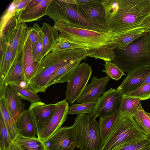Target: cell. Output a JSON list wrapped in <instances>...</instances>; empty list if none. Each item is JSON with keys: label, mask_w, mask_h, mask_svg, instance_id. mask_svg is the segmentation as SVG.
I'll list each match as a JSON object with an SVG mask.
<instances>
[{"label": "cell", "mask_w": 150, "mask_h": 150, "mask_svg": "<svg viewBox=\"0 0 150 150\" xmlns=\"http://www.w3.org/2000/svg\"><path fill=\"white\" fill-rule=\"evenodd\" d=\"M112 35L139 28L150 31V0H103Z\"/></svg>", "instance_id": "6da1fadb"}, {"label": "cell", "mask_w": 150, "mask_h": 150, "mask_svg": "<svg viewBox=\"0 0 150 150\" xmlns=\"http://www.w3.org/2000/svg\"><path fill=\"white\" fill-rule=\"evenodd\" d=\"M59 35L83 47L88 57L105 61H112L116 48L111 31L100 32L54 23L53 26Z\"/></svg>", "instance_id": "7a4b0ae2"}, {"label": "cell", "mask_w": 150, "mask_h": 150, "mask_svg": "<svg viewBox=\"0 0 150 150\" xmlns=\"http://www.w3.org/2000/svg\"><path fill=\"white\" fill-rule=\"evenodd\" d=\"M87 57L83 49L52 51L38 64L27 86L36 93L44 92L49 81L58 69L72 61L85 59Z\"/></svg>", "instance_id": "3957f363"}, {"label": "cell", "mask_w": 150, "mask_h": 150, "mask_svg": "<svg viewBox=\"0 0 150 150\" xmlns=\"http://www.w3.org/2000/svg\"><path fill=\"white\" fill-rule=\"evenodd\" d=\"M113 62L124 73L142 65H150V32H144L125 49L114 50Z\"/></svg>", "instance_id": "277c9868"}, {"label": "cell", "mask_w": 150, "mask_h": 150, "mask_svg": "<svg viewBox=\"0 0 150 150\" xmlns=\"http://www.w3.org/2000/svg\"><path fill=\"white\" fill-rule=\"evenodd\" d=\"M149 138L138 127L132 116L119 112L110 134L98 150H113L123 145Z\"/></svg>", "instance_id": "5b68a950"}, {"label": "cell", "mask_w": 150, "mask_h": 150, "mask_svg": "<svg viewBox=\"0 0 150 150\" xmlns=\"http://www.w3.org/2000/svg\"><path fill=\"white\" fill-rule=\"evenodd\" d=\"M75 5L66 3L63 0H51L46 15L52 18L54 23L98 31L108 32L89 21Z\"/></svg>", "instance_id": "8992f818"}, {"label": "cell", "mask_w": 150, "mask_h": 150, "mask_svg": "<svg viewBox=\"0 0 150 150\" xmlns=\"http://www.w3.org/2000/svg\"><path fill=\"white\" fill-rule=\"evenodd\" d=\"M93 115H78L72 126L76 146L80 150H98L102 143L99 123Z\"/></svg>", "instance_id": "52a82bcc"}, {"label": "cell", "mask_w": 150, "mask_h": 150, "mask_svg": "<svg viewBox=\"0 0 150 150\" xmlns=\"http://www.w3.org/2000/svg\"><path fill=\"white\" fill-rule=\"evenodd\" d=\"M91 66L87 63L80 64L73 71L66 86V99L70 104L77 99L84 91L92 74Z\"/></svg>", "instance_id": "ba28073f"}, {"label": "cell", "mask_w": 150, "mask_h": 150, "mask_svg": "<svg viewBox=\"0 0 150 150\" xmlns=\"http://www.w3.org/2000/svg\"><path fill=\"white\" fill-rule=\"evenodd\" d=\"M12 34L0 36V97L5 96L6 88L5 80L12 66Z\"/></svg>", "instance_id": "9c48e42d"}, {"label": "cell", "mask_w": 150, "mask_h": 150, "mask_svg": "<svg viewBox=\"0 0 150 150\" xmlns=\"http://www.w3.org/2000/svg\"><path fill=\"white\" fill-rule=\"evenodd\" d=\"M123 96L117 89L110 88L97 100L93 115L96 117H105L118 112Z\"/></svg>", "instance_id": "30bf717a"}, {"label": "cell", "mask_w": 150, "mask_h": 150, "mask_svg": "<svg viewBox=\"0 0 150 150\" xmlns=\"http://www.w3.org/2000/svg\"><path fill=\"white\" fill-rule=\"evenodd\" d=\"M43 142L47 150H74L77 147L72 126L61 127Z\"/></svg>", "instance_id": "8fae6325"}, {"label": "cell", "mask_w": 150, "mask_h": 150, "mask_svg": "<svg viewBox=\"0 0 150 150\" xmlns=\"http://www.w3.org/2000/svg\"><path fill=\"white\" fill-rule=\"evenodd\" d=\"M69 103L66 99L58 102V105L38 138L44 141L62 127L69 114Z\"/></svg>", "instance_id": "7c38bea8"}, {"label": "cell", "mask_w": 150, "mask_h": 150, "mask_svg": "<svg viewBox=\"0 0 150 150\" xmlns=\"http://www.w3.org/2000/svg\"><path fill=\"white\" fill-rule=\"evenodd\" d=\"M150 74V65H142L127 72L121 85L117 88L125 95L141 87L146 77Z\"/></svg>", "instance_id": "4fadbf2b"}, {"label": "cell", "mask_w": 150, "mask_h": 150, "mask_svg": "<svg viewBox=\"0 0 150 150\" xmlns=\"http://www.w3.org/2000/svg\"><path fill=\"white\" fill-rule=\"evenodd\" d=\"M47 104L40 101L31 104L28 109L31 113L35 121L38 138L46 125L58 105Z\"/></svg>", "instance_id": "5bb4252c"}, {"label": "cell", "mask_w": 150, "mask_h": 150, "mask_svg": "<svg viewBox=\"0 0 150 150\" xmlns=\"http://www.w3.org/2000/svg\"><path fill=\"white\" fill-rule=\"evenodd\" d=\"M78 10L90 22L108 31L111 30L108 25L105 11L102 3L75 5Z\"/></svg>", "instance_id": "9a60e30c"}, {"label": "cell", "mask_w": 150, "mask_h": 150, "mask_svg": "<svg viewBox=\"0 0 150 150\" xmlns=\"http://www.w3.org/2000/svg\"><path fill=\"white\" fill-rule=\"evenodd\" d=\"M110 78L107 75L98 78L93 77L91 83L87 85L83 93L76 100L78 103L97 101L105 91Z\"/></svg>", "instance_id": "2e32d148"}, {"label": "cell", "mask_w": 150, "mask_h": 150, "mask_svg": "<svg viewBox=\"0 0 150 150\" xmlns=\"http://www.w3.org/2000/svg\"><path fill=\"white\" fill-rule=\"evenodd\" d=\"M18 134L23 137L35 138L37 134L36 125L28 109L24 110L19 116L17 123Z\"/></svg>", "instance_id": "e0dca14e"}, {"label": "cell", "mask_w": 150, "mask_h": 150, "mask_svg": "<svg viewBox=\"0 0 150 150\" xmlns=\"http://www.w3.org/2000/svg\"><path fill=\"white\" fill-rule=\"evenodd\" d=\"M5 97L8 109L16 123L18 118L24 110L25 104L10 84L6 88Z\"/></svg>", "instance_id": "ac0fdd59"}, {"label": "cell", "mask_w": 150, "mask_h": 150, "mask_svg": "<svg viewBox=\"0 0 150 150\" xmlns=\"http://www.w3.org/2000/svg\"><path fill=\"white\" fill-rule=\"evenodd\" d=\"M51 0H42L35 6L23 9L19 14L17 18L22 23L32 22L40 19L46 15L47 9Z\"/></svg>", "instance_id": "d6986e66"}, {"label": "cell", "mask_w": 150, "mask_h": 150, "mask_svg": "<svg viewBox=\"0 0 150 150\" xmlns=\"http://www.w3.org/2000/svg\"><path fill=\"white\" fill-rule=\"evenodd\" d=\"M23 51L15 61L11 67L5 80L6 86L11 84L21 85L26 83L23 66Z\"/></svg>", "instance_id": "ffe728a7"}, {"label": "cell", "mask_w": 150, "mask_h": 150, "mask_svg": "<svg viewBox=\"0 0 150 150\" xmlns=\"http://www.w3.org/2000/svg\"><path fill=\"white\" fill-rule=\"evenodd\" d=\"M43 46L42 53V59L52 51L58 38L59 33L53 26L47 23H44L41 27Z\"/></svg>", "instance_id": "44dd1931"}, {"label": "cell", "mask_w": 150, "mask_h": 150, "mask_svg": "<svg viewBox=\"0 0 150 150\" xmlns=\"http://www.w3.org/2000/svg\"><path fill=\"white\" fill-rule=\"evenodd\" d=\"M23 66L26 85L32 78L37 67L33 56L32 47L28 37L24 48L23 57Z\"/></svg>", "instance_id": "7402d4cb"}, {"label": "cell", "mask_w": 150, "mask_h": 150, "mask_svg": "<svg viewBox=\"0 0 150 150\" xmlns=\"http://www.w3.org/2000/svg\"><path fill=\"white\" fill-rule=\"evenodd\" d=\"M146 32L150 31L145 28L137 29L124 33L112 35V40L116 48L123 49L139 38Z\"/></svg>", "instance_id": "603a6c76"}, {"label": "cell", "mask_w": 150, "mask_h": 150, "mask_svg": "<svg viewBox=\"0 0 150 150\" xmlns=\"http://www.w3.org/2000/svg\"><path fill=\"white\" fill-rule=\"evenodd\" d=\"M82 60L72 61L58 69L49 81L47 87L58 83H67L71 74Z\"/></svg>", "instance_id": "cb8c5ba5"}, {"label": "cell", "mask_w": 150, "mask_h": 150, "mask_svg": "<svg viewBox=\"0 0 150 150\" xmlns=\"http://www.w3.org/2000/svg\"><path fill=\"white\" fill-rule=\"evenodd\" d=\"M0 113L13 142L18 135L16 123L8 108L5 96L0 97Z\"/></svg>", "instance_id": "d4e9b609"}, {"label": "cell", "mask_w": 150, "mask_h": 150, "mask_svg": "<svg viewBox=\"0 0 150 150\" xmlns=\"http://www.w3.org/2000/svg\"><path fill=\"white\" fill-rule=\"evenodd\" d=\"M21 150H45L44 142L38 137L28 138L19 135L13 141Z\"/></svg>", "instance_id": "484cf974"}, {"label": "cell", "mask_w": 150, "mask_h": 150, "mask_svg": "<svg viewBox=\"0 0 150 150\" xmlns=\"http://www.w3.org/2000/svg\"><path fill=\"white\" fill-rule=\"evenodd\" d=\"M119 114V112L111 115L100 117L99 122L100 138L102 143L108 137Z\"/></svg>", "instance_id": "4316f807"}, {"label": "cell", "mask_w": 150, "mask_h": 150, "mask_svg": "<svg viewBox=\"0 0 150 150\" xmlns=\"http://www.w3.org/2000/svg\"><path fill=\"white\" fill-rule=\"evenodd\" d=\"M141 101V99L137 98L123 95L118 112L133 116L137 112Z\"/></svg>", "instance_id": "83f0119b"}, {"label": "cell", "mask_w": 150, "mask_h": 150, "mask_svg": "<svg viewBox=\"0 0 150 150\" xmlns=\"http://www.w3.org/2000/svg\"><path fill=\"white\" fill-rule=\"evenodd\" d=\"M139 128L150 139V118L143 108L141 104L137 112L132 116Z\"/></svg>", "instance_id": "f1b7e54d"}, {"label": "cell", "mask_w": 150, "mask_h": 150, "mask_svg": "<svg viewBox=\"0 0 150 150\" xmlns=\"http://www.w3.org/2000/svg\"><path fill=\"white\" fill-rule=\"evenodd\" d=\"M22 99L27 100L31 104L40 101L39 96L28 87L16 84H10Z\"/></svg>", "instance_id": "f546056e"}, {"label": "cell", "mask_w": 150, "mask_h": 150, "mask_svg": "<svg viewBox=\"0 0 150 150\" xmlns=\"http://www.w3.org/2000/svg\"><path fill=\"white\" fill-rule=\"evenodd\" d=\"M97 101L71 105L69 107V114L80 115L88 114L92 115Z\"/></svg>", "instance_id": "4dcf8cb0"}, {"label": "cell", "mask_w": 150, "mask_h": 150, "mask_svg": "<svg viewBox=\"0 0 150 150\" xmlns=\"http://www.w3.org/2000/svg\"><path fill=\"white\" fill-rule=\"evenodd\" d=\"M79 49H83L85 50L83 47L80 45L74 42L59 35L52 51L57 52Z\"/></svg>", "instance_id": "1f68e13d"}, {"label": "cell", "mask_w": 150, "mask_h": 150, "mask_svg": "<svg viewBox=\"0 0 150 150\" xmlns=\"http://www.w3.org/2000/svg\"><path fill=\"white\" fill-rule=\"evenodd\" d=\"M113 150H150V139L147 138L120 146Z\"/></svg>", "instance_id": "d6a6232c"}, {"label": "cell", "mask_w": 150, "mask_h": 150, "mask_svg": "<svg viewBox=\"0 0 150 150\" xmlns=\"http://www.w3.org/2000/svg\"><path fill=\"white\" fill-rule=\"evenodd\" d=\"M104 64L105 69L101 71L106 73L110 78L117 81L122 76L125 75L124 73L113 62L111 61H105Z\"/></svg>", "instance_id": "836d02e7"}, {"label": "cell", "mask_w": 150, "mask_h": 150, "mask_svg": "<svg viewBox=\"0 0 150 150\" xmlns=\"http://www.w3.org/2000/svg\"><path fill=\"white\" fill-rule=\"evenodd\" d=\"M0 146L6 150L13 142L4 123L2 116L0 113Z\"/></svg>", "instance_id": "e575fe53"}, {"label": "cell", "mask_w": 150, "mask_h": 150, "mask_svg": "<svg viewBox=\"0 0 150 150\" xmlns=\"http://www.w3.org/2000/svg\"><path fill=\"white\" fill-rule=\"evenodd\" d=\"M17 0H13L9 5L1 16L0 22V34L9 21L16 16V7Z\"/></svg>", "instance_id": "d590c367"}, {"label": "cell", "mask_w": 150, "mask_h": 150, "mask_svg": "<svg viewBox=\"0 0 150 150\" xmlns=\"http://www.w3.org/2000/svg\"><path fill=\"white\" fill-rule=\"evenodd\" d=\"M125 96L137 98L141 100L150 98V83L141 86Z\"/></svg>", "instance_id": "8d00e7d4"}, {"label": "cell", "mask_w": 150, "mask_h": 150, "mask_svg": "<svg viewBox=\"0 0 150 150\" xmlns=\"http://www.w3.org/2000/svg\"><path fill=\"white\" fill-rule=\"evenodd\" d=\"M43 48L42 35L40 28L39 32L38 41L34 47L32 48L33 54L37 67L42 59V53Z\"/></svg>", "instance_id": "74e56055"}, {"label": "cell", "mask_w": 150, "mask_h": 150, "mask_svg": "<svg viewBox=\"0 0 150 150\" xmlns=\"http://www.w3.org/2000/svg\"><path fill=\"white\" fill-rule=\"evenodd\" d=\"M39 25L35 23L33 26L30 27L28 38L31 43L32 48H33L36 44L38 38L39 32L40 30Z\"/></svg>", "instance_id": "f35d334b"}, {"label": "cell", "mask_w": 150, "mask_h": 150, "mask_svg": "<svg viewBox=\"0 0 150 150\" xmlns=\"http://www.w3.org/2000/svg\"><path fill=\"white\" fill-rule=\"evenodd\" d=\"M31 0H17L16 7V16L17 17Z\"/></svg>", "instance_id": "ab89813d"}, {"label": "cell", "mask_w": 150, "mask_h": 150, "mask_svg": "<svg viewBox=\"0 0 150 150\" xmlns=\"http://www.w3.org/2000/svg\"><path fill=\"white\" fill-rule=\"evenodd\" d=\"M103 0H76L77 4L87 5L95 3H102Z\"/></svg>", "instance_id": "60d3db41"}, {"label": "cell", "mask_w": 150, "mask_h": 150, "mask_svg": "<svg viewBox=\"0 0 150 150\" xmlns=\"http://www.w3.org/2000/svg\"><path fill=\"white\" fill-rule=\"evenodd\" d=\"M42 0H31L28 3L24 9H28L37 5Z\"/></svg>", "instance_id": "b9f144b4"}, {"label": "cell", "mask_w": 150, "mask_h": 150, "mask_svg": "<svg viewBox=\"0 0 150 150\" xmlns=\"http://www.w3.org/2000/svg\"><path fill=\"white\" fill-rule=\"evenodd\" d=\"M149 83H150V74H149L146 77L144 81L143 82L142 86L146 84Z\"/></svg>", "instance_id": "7bdbcfd3"}, {"label": "cell", "mask_w": 150, "mask_h": 150, "mask_svg": "<svg viewBox=\"0 0 150 150\" xmlns=\"http://www.w3.org/2000/svg\"><path fill=\"white\" fill-rule=\"evenodd\" d=\"M63 1L67 3L73 4L76 5L77 3L76 0H63Z\"/></svg>", "instance_id": "ee69618b"}, {"label": "cell", "mask_w": 150, "mask_h": 150, "mask_svg": "<svg viewBox=\"0 0 150 150\" xmlns=\"http://www.w3.org/2000/svg\"><path fill=\"white\" fill-rule=\"evenodd\" d=\"M146 113L149 116L150 118V113L148 112H146Z\"/></svg>", "instance_id": "f6af8a7d"}, {"label": "cell", "mask_w": 150, "mask_h": 150, "mask_svg": "<svg viewBox=\"0 0 150 150\" xmlns=\"http://www.w3.org/2000/svg\"><path fill=\"white\" fill-rule=\"evenodd\" d=\"M45 150H47V149H46Z\"/></svg>", "instance_id": "bcb514c9"}]
</instances>
